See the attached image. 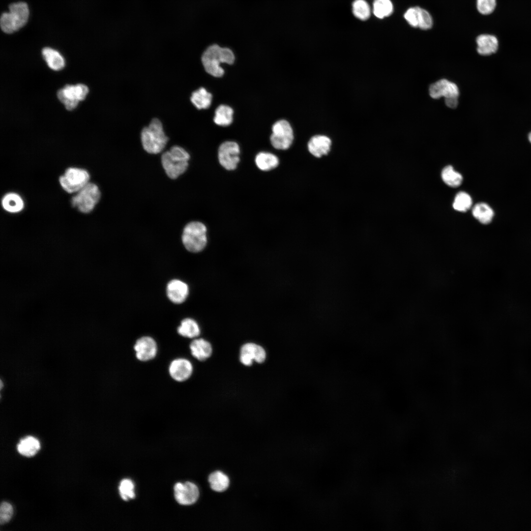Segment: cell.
Returning <instances> with one entry per match:
<instances>
[{
    "instance_id": "obj_18",
    "label": "cell",
    "mask_w": 531,
    "mask_h": 531,
    "mask_svg": "<svg viewBox=\"0 0 531 531\" xmlns=\"http://www.w3.org/2000/svg\"><path fill=\"white\" fill-rule=\"evenodd\" d=\"M477 51L479 54L488 56L495 53L499 47L496 36L490 34H481L476 38Z\"/></svg>"
},
{
    "instance_id": "obj_3",
    "label": "cell",
    "mask_w": 531,
    "mask_h": 531,
    "mask_svg": "<svg viewBox=\"0 0 531 531\" xmlns=\"http://www.w3.org/2000/svg\"><path fill=\"white\" fill-rule=\"evenodd\" d=\"M140 139L143 149L151 155L163 152L169 140L161 121L156 118L152 119L148 126L143 128Z\"/></svg>"
},
{
    "instance_id": "obj_35",
    "label": "cell",
    "mask_w": 531,
    "mask_h": 531,
    "mask_svg": "<svg viewBox=\"0 0 531 531\" xmlns=\"http://www.w3.org/2000/svg\"><path fill=\"white\" fill-rule=\"evenodd\" d=\"M496 6V0H477L476 6L479 13L488 15L493 12Z\"/></svg>"
},
{
    "instance_id": "obj_33",
    "label": "cell",
    "mask_w": 531,
    "mask_h": 531,
    "mask_svg": "<svg viewBox=\"0 0 531 531\" xmlns=\"http://www.w3.org/2000/svg\"><path fill=\"white\" fill-rule=\"evenodd\" d=\"M118 489L120 497L123 500L127 501L135 498L134 484L131 480L129 479L122 480Z\"/></svg>"
},
{
    "instance_id": "obj_34",
    "label": "cell",
    "mask_w": 531,
    "mask_h": 531,
    "mask_svg": "<svg viewBox=\"0 0 531 531\" xmlns=\"http://www.w3.org/2000/svg\"><path fill=\"white\" fill-rule=\"evenodd\" d=\"M418 28L428 30L433 25V19L430 13L425 9L418 7Z\"/></svg>"
},
{
    "instance_id": "obj_38",
    "label": "cell",
    "mask_w": 531,
    "mask_h": 531,
    "mask_svg": "<svg viewBox=\"0 0 531 531\" xmlns=\"http://www.w3.org/2000/svg\"><path fill=\"white\" fill-rule=\"evenodd\" d=\"M458 98H451L444 99L445 105L451 109L456 108L458 104Z\"/></svg>"
},
{
    "instance_id": "obj_7",
    "label": "cell",
    "mask_w": 531,
    "mask_h": 531,
    "mask_svg": "<svg viewBox=\"0 0 531 531\" xmlns=\"http://www.w3.org/2000/svg\"><path fill=\"white\" fill-rule=\"evenodd\" d=\"M90 176L88 172L83 169L70 167L67 169L64 174L59 178V183L67 192L71 193L78 192L89 182Z\"/></svg>"
},
{
    "instance_id": "obj_9",
    "label": "cell",
    "mask_w": 531,
    "mask_h": 531,
    "mask_svg": "<svg viewBox=\"0 0 531 531\" xmlns=\"http://www.w3.org/2000/svg\"><path fill=\"white\" fill-rule=\"evenodd\" d=\"M88 92V88L85 85H67L63 88L58 90L57 96L59 99L64 104L66 109L71 111L77 107L79 101L85 99Z\"/></svg>"
},
{
    "instance_id": "obj_8",
    "label": "cell",
    "mask_w": 531,
    "mask_h": 531,
    "mask_svg": "<svg viewBox=\"0 0 531 531\" xmlns=\"http://www.w3.org/2000/svg\"><path fill=\"white\" fill-rule=\"evenodd\" d=\"M270 141L272 146L277 149H287L292 145L294 136L290 123L281 119L276 121L272 127Z\"/></svg>"
},
{
    "instance_id": "obj_16",
    "label": "cell",
    "mask_w": 531,
    "mask_h": 531,
    "mask_svg": "<svg viewBox=\"0 0 531 531\" xmlns=\"http://www.w3.org/2000/svg\"><path fill=\"white\" fill-rule=\"evenodd\" d=\"M167 295L173 303L179 304L183 302L189 293L188 285L182 281L173 279L167 284Z\"/></svg>"
},
{
    "instance_id": "obj_23",
    "label": "cell",
    "mask_w": 531,
    "mask_h": 531,
    "mask_svg": "<svg viewBox=\"0 0 531 531\" xmlns=\"http://www.w3.org/2000/svg\"><path fill=\"white\" fill-rule=\"evenodd\" d=\"M20 454L26 457L34 455L40 449V443L37 439L32 436H27L21 439L17 446Z\"/></svg>"
},
{
    "instance_id": "obj_12",
    "label": "cell",
    "mask_w": 531,
    "mask_h": 531,
    "mask_svg": "<svg viewBox=\"0 0 531 531\" xmlns=\"http://www.w3.org/2000/svg\"><path fill=\"white\" fill-rule=\"evenodd\" d=\"M430 96L433 99L458 98L459 90L454 83L446 79H441L430 85L429 89Z\"/></svg>"
},
{
    "instance_id": "obj_17",
    "label": "cell",
    "mask_w": 531,
    "mask_h": 531,
    "mask_svg": "<svg viewBox=\"0 0 531 531\" xmlns=\"http://www.w3.org/2000/svg\"><path fill=\"white\" fill-rule=\"evenodd\" d=\"M331 141L329 137L323 135L312 137L307 144L309 152L314 156L321 157L326 155L330 150Z\"/></svg>"
},
{
    "instance_id": "obj_14",
    "label": "cell",
    "mask_w": 531,
    "mask_h": 531,
    "mask_svg": "<svg viewBox=\"0 0 531 531\" xmlns=\"http://www.w3.org/2000/svg\"><path fill=\"white\" fill-rule=\"evenodd\" d=\"M134 349L136 358L142 361H147L153 359L157 352L156 341L151 337L143 336L136 342Z\"/></svg>"
},
{
    "instance_id": "obj_1",
    "label": "cell",
    "mask_w": 531,
    "mask_h": 531,
    "mask_svg": "<svg viewBox=\"0 0 531 531\" xmlns=\"http://www.w3.org/2000/svg\"><path fill=\"white\" fill-rule=\"evenodd\" d=\"M190 159L191 156L187 150L180 146L174 145L162 152L160 162L167 177L175 180L187 172Z\"/></svg>"
},
{
    "instance_id": "obj_11",
    "label": "cell",
    "mask_w": 531,
    "mask_h": 531,
    "mask_svg": "<svg viewBox=\"0 0 531 531\" xmlns=\"http://www.w3.org/2000/svg\"><path fill=\"white\" fill-rule=\"evenodd\" d=\"M174 495L176 500L180 504L191 505L198 499L199 490L198 487L192 482H178L174 486Z\"/></svg>"
},
{
    "instance_id": "obj_10",
    "label": "cell",
    "mask_w": 531,
    "mask_h": 531,
    "mask_svg": "<svg viewBox=\"0 0 531 531\" xmlns=\"http://www.w3.org/2000/svg\"><path fill=\"white\" fill-rule=\"evenodd\" d=\"M240 148L238 145L234 141H226L222 143L218 150V159L220 165L225 169L235 170L239 162Z\"/></svg>"
},
{
    "instance_id": "obj_28",
    "label": "cell",
    "mask_w": 531,
    "mask_h": 531,
    "mask_svg": "<svg viewBox=\"0 0 531 531\" xmlns=\"http://www.w3.org/2000/svg\"><path fill=\"white\" fill-rule=\"evenodd\" d=\"M208 482L211 488L218 492L225 491L229 485V479L228 476L219 471H215L209 475Z\"/></svg>"
},
{
    "instance_id": "obj_19",
    "label": "cell",
    "mask_w": 531,
    "mask_h": 531,
    "mask_svg": "<svg viewBox=\"0 0 531 531\" xmlns=\"http://www.w3.org/2000/svg\"><path fill=\"white\" fill-rule=\"evenodd\" d=\"M189 348L192 356L200 361H204L209 358L212 352L210 343L203 338L193 340Z\"/></svg>"
},
{
    "instance_id": "obj_31",
    "label": "cell",
    "mask_w": 531,
    "mask_h": 531,
    "mask_svg": "<svg viewBox=\"0 0 531 531\" xmlns=\"http://www.w3.org/2000/svg\"><path fill=\"white\" fill-rule=\"evenodd\" d=\"M472 206V199L469 194L460 191L456 195L453 203L454 209L460 212H466Z\"/></svg>"
},
{
    "instance_id": "obj_6",
    "label": "cell",
    "mask_w": 531,
    "mask_h": 531,
    "mask_svg": "<svg viewBox=\"0 0 531 531\" xmlns=\"http://www.w3.org/2000/svg\"><path fill=\"white\" fill-rule=\"evenodd\" d=\"M101 196L98 186L94 183L88 182L72 198L71 204L81 212L89 213L98 203Z\"/></svg>"
},
{
    "instance_id": "obj_24",
    "label": "cell",
    "mask_w": 531,
    "mask_h": 531,
    "mask_svg": "<svg viewBox=\"0 0 531 531\" xmlns=\"http://www.w3.org/2000/svg\"><path fill=\"white\" fill-rule=\"evenodd\" d=\"M42 54L48 65L53 70H59L64 67L65 65L64 59L56 50L51 48L45 47L43 49Z\"/></svg>"
},
{
    "instance_id": "obj_39",
    "label": "cell",
    "mask_w": 531,
    "mask_h": 531,
    "mask_svg": "<svg viewBox=\"0 0 531 531\" xmlns=\"http://www.w3.org/2000/svg\"><path fill=\"white\" fill-rule=\"evenodd\" d=\"M528 140L529 142L531 143V132H530L528 135Z\"/></svg>"
},
{
    "instance_id": "obj_5",
    "label": "cell",
    "mask_w": 531,
    "mask_h": 531,
    "mask_svg": "<svg viewBox=\"0 0 531 531\" xmlns=\"http://www.w3.org/2000/svg\"><path fill=\"white\" fill-rule=\"evenodd\" d=\"M9 8V12L2 13L0 20L1 29L6 33H13L23 27L29 15L28 6L25 2L11 4Z\"/></svg>"
},
{
    "instance_id": "obj_36",
    "label": "cell",
    "mask_w": 531,
    "mask_h": 531,
    "mask_svg": "<svg viewBox=\"0 0 531 531\" xmlns=\"http://www.w3.org/2000/svg\"><path fill=\"white\" fill-rule=\"evenodd\" d=\"M13 508L8 502H2L0 506V524L3 525L8 522L13 515Z\"/></svg>"
},
{
    "instance_id": "obj_26",
    "label": "cell",
    "mask_w": 531,
    "mask_h": 531,
    "mask_svg": "<svg viewBox=\"0 0 531 531\" xmlns=\"http://www.w3.org/2000/svg\"><path fill=\"white\" fill-rule=\"evenodd\" d=\"M178 333L184 337L194 338L200 334V328L198 323L191 318L183 319L177 328Z\"/></svg>"
},
{
    "instance_id": "obj_25",
    "label": "cell",
    "mask_w": 531,
    "mask_h": 531,
    "mask_svg": "<svg viewBox=\"0 0 531 531\" xmlns=\"http://www.w3.org/2000/svg\"><path fill=\"white\" fill-rule=\"evenodd\" d=\"M212 98V94L202 87L192 92L190 100L196 108L200 110L208 108L211 105Z\"/></svg>"
},
{
    "instance_id": "obj_13",
    "label": "cell",
    "mask_w": 531,
    "mask_h": 531,
    "mask_svg": "<svg viewBox=\"0 0 531 531\" xmlns=\"http://www.w3.org/2000/svg\"><path fill=\"white\" fill-rule=\"evenodd\" d=\"M266 358V352L261 346L253 343L244 344L240 349V361L245 366H250L253 361L259 363L264 362Z\"/></svg>"
},
{
    "instance_id": "obj_22",
    "label": "cell",
    "mask_w": 531,
    "mask_h": 531,
    "mask_svg": "<svg viewBox=\"0 0 531 531\" xmlns=\"http://www.w3.org/2000/svg\"><path fill=\"white\" fill-rule=\"evenodd\" d=\"M472 213L473 217L483 224L490 223L494 216V211L487 204L479 203L472 207Z\"/></svg>"
},
{
    "instance_id": "obj_37",
    "label": "cell",
    "mask_w": 531,
    "mask_h": 531,
    "mask_svg": "<svg viewBox=\"0 0 531 531\" xmlns=\"http://www.w3.org/2000/svg\"><path fill=\"white\" fill-rule=\"evenodd\" d=\"M404 17L408 24L413 27H418L417 6L409 8L405 13Z\"/></svg>"
},
{
    "instance_id": "obj_27",
    "label": "cell",
    "mask_w": 531,
    "mask_h": 531,
    "mask_svg": "<svg viewBox=\"0 0 531 531\" xmlns=\"http://www.w3.org/2000/svg\"><path fill=\"white\" fill-rule=\"evenodd\" d=\"M233 110L230 106L220 105L215 110L214 122L220 126H228L233 121Z\"/></svg>"
},
{
    "instance_id": "obj_29",
    "label": "cell",
    "mask_w": 531,
    "mask_h": 531,
    "mask_svg": "<svg viewBox=\"0 0 531 531\" xmlns=\"http://www.w3.org/2000/svg\"><path fill=\"white\" fill-rule=\"evenodd\" d=\"M441 177L443 182L452 187L459 186L463 181V177L451 165L445 166L442 170Z\"/></svg>"
},
{
    "instance_id": "obj_20",
    "label": "cell",
    "mask_w": 531,
    "mask_h": 531,
    "mask_svg": "<svg viewBox=\"0 0 531 531\" xmlns=\"http://www.w3.org/2000/svg\"><path fill=\"white\" fill-rule=\"evenodd\" d=\"M3 208L10 213H17L22 211L24 207V203L21 197L13 192L6 194L1 200Z\"/></svg>"
},
{
    "instance_id": "obj_30",
    "label": "cell",
    "mask_w": 531,
    "mask_h": 531,
    "mask_svg": "<svg viewBox=\"0 0 531 531\" xmlns=\"http://www.w3.org/2000/svg\"><path fill=\"white\" fill-rule=\"evenodd\" d=\"M373 10L376 17L383 19L392 13L393 6L390 0H374Z\"/></svg>"
},
{
    "instance_id": "obj_15",
    "label": "cell",
    "mask_w": 531,
    "mask_h": 531,
    "mask_svg": "<svg viewBox=\"0 0 531 531\" xmlns=\"http://www.w3.org/2000/svg\"><path fill=\"white\" fill-rule=\"evenodd\" d=\"M193 369V365L189 360L184 358H178L170 363L169 372L170 376L175 381L182 382L190 377Z\"/></svg>"
},
{
    "instance_id": "obj_4",
    "label": "cell",
    "mask_w": 531,
    "mask_h": 531,
    "mask_svg": "<svg viewBox=\"0 0 531 531\" xmlns=\"http://www.w3.org/2000/svg\"><path fill=\"white\" fill-rule=\"evenodd\" d=\"M181 241L188 251L193 253L202 251L207 243L206 226L199 221H189L183 228Z\"/></svg>"
},
{
    "instance_id": "obj_2",
    "label": "cell",
    "mask_w": 531,
    "mask_h": 531,
    "mask_svg": "<svg viewBox=\"0 0 531 531\" xmlns=\"http://www.w3.org/2000/svg\"><path fill=\"white\" fill-rule=\"evenodd\" d=\"M235 59L233 52L227 47H221L217 44L208 47L202 54L201 60L206 72L215 77H220L224 73L220 64L226 63L232 64Z\"/></svg>"
},
{
    "instance_id": "obj_21",
    "label": "cell",
    "mask_w": 531,
    "mask_h": 531,
    "mask_svg": "<svg viewBox=\"0 0 531 531\" xmlns=\"http://www.w3.org/2000/svg\"><path fill=\"white\" fill-rule=\"evenodd\" d=\"M255 163L257 167L263 171H268L276 168L279 163L278 158L274 154L268 152H260L255 157Z\"/></svg>"
},
{
    "instance_id": "obj_32",
    "label": "cell",
    "mask_w": 531,
    "mask_h": 531,
    "mask_svg": "<svg viewBox=\"0 0 531 531\" xmlns=\"http://www.w3.org/2000/svg\"><path fill=\"white\" fill-rule=\"evenodd\" d=\"M352 11L354 16L361 20H366L370 16V7L364 0H354L352 3Z\"/></svg>"
}]
</instances>
